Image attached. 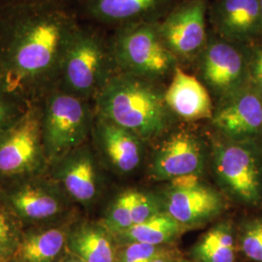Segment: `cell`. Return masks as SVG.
I'll use <instances>...</instances> for the list:
<instances>
[{
	"label": "cell",
	"instance_id": "cell-1",
	"mask_svg": "<svg viewBox=\"0 0 262 262\" xmlns=\"http://www.w3.org/2000/svg\"><path fill=\"white\" fill-rule=\"evenodd\" d=\"M79 26L70 7L53 2L17 0L0 10V85L39 102L57 86Z\"/></svg>",
	"mask_w": 262,
	"mask_h": 262
},
{
	"label": "cell",
	"instance_id": "cell-2",
	"mask_svg": "<svg viewBox=\"0 0 262 262\" xmlns=\"http://www.w3.org/2000/svg\"><path fill=\"white\" fill-rule=\"evenodd\" d=\"M94 111L143 141L159 137L175 118L157 82L119 71L95 96Z\"/></svg>",
	"mask_w": 262,
	"mask_h": 262
},
{
	"label": "cell",
	"instance_id": "cell-3",
	"mask_svg": "<svg viewBox=\"0 0 262 262\" xmlns=\"http://www.w3.org/2000/svg\"><path fill=\"white\" fill-rule=\"evenodd\" d=\"M116 72L109 38L80 24L62 59L56 88L91 101Z\"/></svg>",
	"mask_w": 262,
	"mask_h": 262
},
{
	"label": "cell",
	"instance_id": "cell-4",
	"mask_svg": "<svg viewBox=\"0 0 262 262\" xmlns=\"http://www.w3.org/2000/svg\"><path fill=\"white\" fill-rule=\"evenodd\" d=\"M117 71L158 82L173 74L180 64L165 46L158 21H143L115 28L109 37Z\"/></svg>",
	"mask_w": 262,
	"mask_h": 262
},
{
	"label": "cell",
	"instance_id": "cell-5",
	"mask_svg": "<svg viewBox=\"0 0 262 262\" xmlns=\"http://www.w3.org/2000/svg\"><path fill=\"white\" fill-rule=\"evenodd\" d=\"M39 104L42 136L49 166L70 150L84 145L92 134L95 111L90 101L54 89Z\"/></svg>",
	"mask_w": 262,
	"mask_h": 262
},
{
	"label": "cell",
	"instance_id": "cell-6",
	"mask_svg": "<svg viewBox=\"0 0 262 262\" xmlns=\"http://www.w3.org/2000/svg\"><path fill=\"white\" fill-rule=\"evenodd\" d=\"M0 194L25 228L56 224L72 216V201L48 172L0 180Z\"/></svg>",
	"mask_w": 262,
	"mask_h": 262
},
{
	"label": "cell",
	"instance_id": "cell-7",
	"mask_svg": "<svg viewBox=\"0 0 262 262\" xmlns=\"http://www.w3.org/2000/svg\"><path fill=\"white\" fill-rule=\"evenodd\" d=\"M213 170L220 187L232 199L257 205L262 200V150L255 141L219 143L213 151Z\"/></svg>",
	"mask_w": 262,
	"mask_h": 262
},
{
	"label": "cell",
	"instance_id": "cell-8",
	"mask_svg": "<svg viewBox=\"0 0 262 262\" xmlns=\"http://www.w3.org/2000/svg\"><path fill=\"white\" fill-rule=\"evenodd\" d=\"M39 102L0 133V180L19 178L47 172Z\"/></svg>",
	"mask_w": 262,
	"mask_h": 262
},
{
	"label": "cell",
	"instance_id": "cell-9",
	"mask_svg": "<svg viewBox=\"0 0 262 262\" xmlns=\"http://www.w3.org/2000/svg\"><path fill=\"white\" fill-rule=\"evenodd\" d=\"M251 46L209 33L206 46L195 62L199 80L220 103L249 85Z\"/></svg>",
	"mask_w": 262,
	"mask_h": 262
},
{
	"label": "cell",
	"instance_id": "cell-10",
	"mask_svg": "<svg viewBox=\"0 0 262 262\" xmlns=\"http://www.w3.org/2000/svg\"><path fill=\"white\" fill-rule=\"evenodd\" d=\"M208 14V0H184L158 21L160 36L179 63L195 62L206 46Z\"/></svg>",
	"mask_w": 262,
	"mask_h": 262
},
{
	"label": "cell",
	"instance_id": "cell-11",
	"mask_svg": "<svg viewBox=\"0 0 262 262\" xmlns=\"http://www.w3.org/2000/svg\"><path fill=\"white\" fill-rule=\"evenodd\" d=\"M162 203L163 210L184 228L206 224L221 215L225 207L222 194L197 175L170 181Z\"/></svg>",
	"mask_w": 262,
	"mask_h": 262
},
{
	"label": "cell",
	"instance_id": "cell-12",
	"mask_svg": "<svg viewBox=\"0 0 262 262\" xmlns=\"http://www.w3.org/2000/svg\"><path fill=\"white\" fill-rule=\"evenodd\" d=\"M207 162L204 141L194 132L180 129L168 134L155 150L149 174L155 181H172L186 176H201Z\"/></svg>",
	"mask_w": 262,
	"mask_h": 262
},
{
	"label": "cell",
	"instance_id": "cell-13",
	"mask_svg": "<svg viewBox=\"0 0 262 262\" xmlns=\"http://www.w3.org/2000/svg\"><path fill=\"white\" fill-rule=\"evenodd\" d=\"M47 172L72 202L89 207L99 195L100 177L97 162L93 150L85 144L52 163Z\"/></svg>",
	"mask_w": 262,
	"mask_h": 262
},
{
	"label": "cell",
	"instance_id": "cell-14",
	"mask_svg": "<svg viewBox=\"0 0 262 262\" xmlns=\"http://www.w3.org/2000/svg\"><path fill=\"white\" fill-rule=\"evenodd\" d=\"M211 121L227 140L256 141L262 136V96L249 84L219 104Z\"/></svg>",
	"mask_w": 262,
	"mask_h": 262
},
{
	"label": "cell",
	"instance_id": "cell-15",
	"mask_svg": "<svg viewBox=\"0 0 262 262\" xmlns=\"http://www.w3.org/2000/svg\"><path fill=\"white\" fill-rule=\"evenodd\" d=\"M208 15L219 36L248 46L262 42L259 0H215Z\"/></svg>",
	"mask_w": 262,
	"mask_h": 262
},
{
	"label": "cell",
	"instance_id": "cell-16",
	"mask_svg": "<svg viewBox=\"0 0 262 262\" xmlns=\"http://www.w3.org/2000/svg\"><path fill=\"white\" fill-rule=\"evenodd\" d=\"M177 0H81L84 14L94 21L118 28L143 21H159Z\"/></svg>",
	"mask_w": 262,
	"mask_h": 262
},
{
	"label": "cell",
	"instance_id": "cell-17",
	"mask_svg": "<svg viewBox=\"0 0 262 262\" xmlns=\"http://www.w3.org/2000/svg\"><path fill=\"white\" fill-rule=\"evenodd\" d=\"M92 134L102 157L114 171L125 175L139 167L144 146L136 134L97 116Z\"/></svg>",
	"mask_w": 262,
	"mask_h": 262
},
{
	"label": "cell",
	"instance_id": "cell-18",
	"mask_svg": "<svg viewBox=\"0 0 262 262\" xmlns=\"http://www.w3.org/2000/svg\"><path fill=\"white\" fill-rule=\"evenodd\" d=\"M164 98L174 117L185 122L211 120L213 117L214 107L209 90L195 76L183 70L180 64L164 91Z\"/></svg>",
	"mask_w": 262,
	"mask_h": 262
},
{
	"label": "cell",
	"instance_id": "cell-19",
	"mask_svg": "<svg viewBox=\"0 0 262 262\" xmlns=\"http://www.w3.org/2000/svg\"><path fill=\"white\" fill-rule=\"evenodd\" d=\"M72 216L51 225L25 228L12 262H60L67 252Z\"/></svg>",
	"mask_w": 262,
	"mask_h": 262
},
{
	"label": "cell",
	"instance_id": "cell-20",
	"mask_svg": "<svg viewBox=\"0 0 262 262\" xmlns=\"http://www.w3.org/2000/svg\"><path fill=\"white\" fill-rule=\"evenodd\" d=\"M67 252L84 262H117L114 235L100 222L74 221L67 238Z\"/></svg>",
	"mask_w": 262,
	"mask_h": 262
},
{
	"label": "cell",
	"instance_id": "cell-21",
	"mask_svg": "<svg viewBox=\"0 0 262 262\" xmlns=\"http://www.w3.org/2000/svg\"><path fill=\"white\" fill-rule=\"evenodd\" d=\"M184 230L178 222L162 211L147 221L132 225L127 230L114 235L117 243H144L161 246L176 239Z\"/></svg>",
	"mask_w": 262,
	"mask_h": 262
},
{
	"label": "cell",
	"instance_id": "cell-22",
	"mask_svg": "<svg viewBox=\"0 0 262 262\" xmlns=\"http://www.w3.org/2000/svg\"><path fill=\"white\" fill-rule=\"evenodd\" d=\"M200 262H234V232L230 222H222L209 229L193 249Z\"/></svg>",
	"mask_w": 262,
	"mask_h": 262
},
{
	"label": "cell",
	"instance_id": "cell-23",
	"mask_svg": "<svg viewBox=\"0 0 262 262\" xmlns=\"http://www.w3.org/2000/svg\"><path fill=\"white\" fill-rule=\"evenodd\" d=\"M25 227L0 194V262H12Z\"/></svg>",
	"mask_w": 262,
	"mask_h": 262
},
{
	"label": "cell",
	"instance_id": "cell-24",
	"mask_svg": "<svg viewBox=\"0 0 262 262\" xmlns=\"http://www.w3.org/2000/svg\"><path fill=\"white\" fill-rule=\"evenodd\" d=\"M135 190L128 189L114 198L100 222L112 233L119 234L133 225L131 207Z\"/></svg>",
	"mask_w": 262,
	"mask_h": 262
},
{
	"label": "cell",
	"instance_id": "cell-25",
	"mask_svg": "<svg viewBox=\"0 0 262 262\" xmlns=\"http://www.w3.org/2000/svg\"><path fill=\"white\" fill-rule=\"evenodd\" d=\"M30 104L0 85V133L17 122Z\"/></svg>",
	"mask_w": 262,
	"mask_h": 262
},
{
	"label": "cell",
	"instance_id": "cell-26",
	"mask_svg": "<svg viewBox=\"0 0 262 262\" xmlns=\"http://www.w3.org/2000/svg\"><path fill=\"white\" fill-rule=\"evenodd\" d=\"M240 245L249 259L262 262V219H255L244 225L240 233Z\"/></svg>",
	"mask_w": 262,
	"mask_h": 262
},
{
	"label": "cell",
	"instance_id": "cell-27",
	"mask_svg": "<svg viewBox=\"0 0 262 262\" xmlns=\"http://www.w3.org/2000/svg\"><path fill=\"white\" fill-rule=\"evenodd\" d=\"M162 211H164L162 199L152 193L135 190L131 207L133 225L143 223Z\"/></svg>",
	"mask_w": 262,
	"mask_h": 262
},
{
	"label": "cell",
	"instance_id": "cell-28",
	"mask_svg": "<svg viewBox=\"0 0 262 262\" xmlns=\"http://www.w3.org/2000/svg\"><path fill=\"white\" fill-rule=\"evenodd\" d=\"M165 249L149 244H124L118 254L119 262H151Z\"/></svg>",
	"mask_w": 262,
	"mask_h": 262
},
{
	"label": "cell",
	"instance_id": "cell-29",
	"mask_svg": "<svg viewBox=\"0 0 262 262\" xmlns=\"http://www.w3.org/2000/svg\"><path fill=\"white\" fill-rule=\"evenodd\" d=\"M249 84L262 96V42L251 46Z\"/></svg>",
	"mask_w": 262,
	"mask_h": 262
},
{
	"label": "cell",
	"instance_id": "cell-30",
	"mask_svg": "<svg viewBox=\"0 0 262 262\" xmlns=\"http://www.w3.org/2000/svg\"><path fill=\"white\" fill-rule=\"evenodd\" d=\"M151 262H173V257L167 250H164Z\"/></svg>",
	"mask_w": 262,
	"mask_h": 262
},
{
	"label": "cell",
	"instance_id": "cell-31",
	"mask_svg": "<svg viewBox=\"0 0 262 262\" xmlns=\"http://www.w3.org/2000/svg\"><path fill=\"white\" fill-rule=\"evenodd\" d=\"M41 1L53 2V3L59 4V5H63V6H66V7H70V5L72 4V2H74L76 0H41Z\"/></svg>",
	"mask_w": 262,
	"mask_h": 262
},
{
	"label": "cell",
	"instance_id": "cell-32",
	"mask_svg": "<svg viewBox=\"0 0 262 262\" xmlns=\"http://www.w3.org/2000/svg\"><path fill=\"white\" fill-rule=\"evenodd\" d=\"M60 262H84L81 259H79L78 257H76L74 255L70 254L69 253H66V256L62 258V260Z\"/></svg>",
	"mask_w": 262,
	"mask_h": 262
},
{
	"label": "cell",
	"instance_id": "cell-33",
	"mask_svg": "<svg viewBox=\"0 0 262 262\" xmlns=\"http://www.w3.org/2000/svg\"><path fill=\"white\" fill-rule=\"evenodd\" d=\"M15 1H17V0H0V10L3 9L5 6L9 5Z\"/></svg>",
	"mask_w": 262,
	"mask_h": 262
},
{
	"label": "cell",
	"instance_id": "cell-34",
	"mask_svg": "<svg viewBox=\"0 0 262 262\" xmlns=\"http://www.w3.org/2000/svg\"><path fill=\"white\" fill-rule=\"evenodd\" d=\"M259 6H260V14H261V25H262V0H259Z\"/></svg>",
	"mask_w": 262,
	"mask_h": 262
}]
</instances>
